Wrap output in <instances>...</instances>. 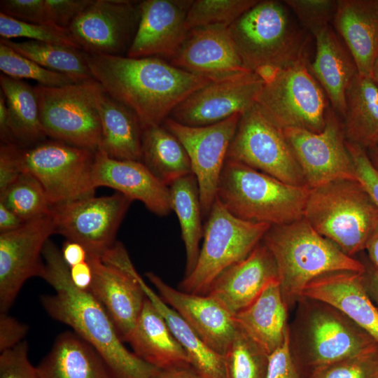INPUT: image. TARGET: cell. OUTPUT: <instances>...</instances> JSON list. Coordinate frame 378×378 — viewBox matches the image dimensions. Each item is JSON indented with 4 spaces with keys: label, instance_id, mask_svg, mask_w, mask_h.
I'll return each instance as SVG.
<instances>
[{
    "label": "cell",
    "instance_id": "obj_1",
    "mask_svg": "<svg viewBox=\"0 0 378 378\" xmlns=\"http://www.w3.org/2000/svg\"><path fill=\"white\" fill-rule=\"evenodd\" d=\"M41 278L55 290L42 295L43 307L53 319L71 328L101 356L113 378H153L160 369L146 363L124 345L102 304L88 290L71 281L61 250L48 240L43 250Z\"/></svg>",
    "mask_w": 378,
    "mask_h": 378
},
{
    "label": "cell",
    "instance_id": "obj_2",
    "mask_svg": "<svg viewBox=\"0 0 378 378\" xmlns=\"http://www.w3.org/2000/svg\"><path fill=\"white\" fill-rule=\"evenodd\" d=\"M85 59L93 78L136 114L143 129L162 125L180 102L211 82L156 57L85 53Z\"/></svg>",
    "mask_w": 378,
    "mask_h": 378
},
{
    "label": "cell",
    "instance_id": "obj_3",
    "mask_svg": "<svg viewBox=\"0 0 378 378\" xmlns=\"http://www.w3.org/2000/svg\"><path fill=\"white\" fill-rule=\"evenodd\" d=\"M229 30L244 66L261 78L311 61L314 37L302 27L284 1H258Z\"/></svg>",
    "mask_w": 378,
    "mask_h": 378
},
{
    "label": "cell",
    "instance_id": "obj_4",
    "mask_svg": "<svg viewBox=\"0 0 378 378\" xmlns=\"http://www.w3.org/2000/svg\"><path fill=\"white\" fill-rule=\"evenodd\" d=\"M262 241L275 260L279 286L289 311L295 307L304 288L315 279L332 272L365 270L361 260L344 253L304 218L271 226Z\"/></svg>",
    "mask_w": 378,
    "mask_h": 378
},
{
    "label": "cell",
    "instance_id": "obj_5",
    "mask_svg": "<svg viewBox=\"0 0 378 378\" xmlns=\"http://www.w3.org/2000/svg\"><path fill=\"white\" fill-rule=\"evenodd\" d=\"M377 343L335 307L301 296L288 323V346L303 378Z\"/></svg>",
    "mask_w": 378,
    "mask_h": 378
},
{
    "label": "cell",
    "instance_id": "obj_6",
    "mask_svg": "<svg viewBox=\"0 0 378 378\" xmlns=\"http://www.w3.org/2000/svg\"><path fill=\"white\" fill-rule=\"evenodd\" d=\"M304 218L321 235L354 257L378 227V207L358 179H337L309 188Z\"/></svg>",
    "mask_w": 378,
    "mask_h": 378
},
{
    "label": "cell",
    "instance_id": "obj_7",
    "mask_svg": "<svg viewBox=\"0 0 378 378\" xmlns=\"http://www.w3.org/2000/svg\"><path fill=\"white\" fill-rule=\"evenodd\" d=\"M309 191L227 158L216 199L241 220L274 226L303 218Z\"/></svg>",
    "mask_w": 378,
    "mask_h": 378
},
{
    "label": "cell",
    "instance_id": "obj_8",
    "mask_svg": "<svg viewBox=\"0 0 378 378\" xmlns=\"http://www.w3.org/2000/svg\"><path fill=\"white\" fill-rule=\"evenodd\" d=\"M310 62L275 70L262 78L264 84L255 105L281 130L297 128L318 133L326 126L331 106L309 70Z\"/></svg>",
    "mask_w": 378,
    "mask_h": 378
},
{
    "label": "cell",
    "instance_id": "obj_9",
    "mask_svg": "<svg viewBox=\"0 0 378 378\" xmlns=\"http://www.w3.org/2000/svg\"><path fill=\"white\" fill-rule=\"evenodd\" d=\"M270 227L234 216L216 199L204 227L197 261L192 272L184 276L178 289L206 295L213 281L225 270L247 257Z\"/></svg>",
    "mask_w": 378,
    "mask_h": 378
},
{
    "label": "cell",
    "instance_id": "obj_10",
    "mask_svg": "<svg viewBox=\"0 0 378 378\" xmlns=\"http://www.w3.org/2000/svg\"><path fill=\"white\" fill-rule=\"evenodd\" d=\"M47 136L96 152L102 130L98 99L104 90L94 79L63 86L34 87Z\"/></svg>",
    "mask_w": 378,
    "mask_h": 378
},
{
    "label": "cell",
    "instance_id": "obj_11",
    "mask_svg": "<svg viewBox=\"0 0 378 378\" xmlns=\"http://www.w3.org/2000/svg\"><path fill=\"white\" fill-rule=\"evenodd\" d=\"M15 150L22 172L41 184L52 205L94 196L95 152L57 140Z\"/></svg>",
    "mask_w": 378,
    "mask_h": 378
},
{
    "label": "cell",
    "instance_id": "obj_12",
    "mask_svg": "<svg viewBox=\"0 0 378 378\" xmlns=\"http://www.w3.org/2000/svg\"><path fill=\"white\" fill-rule=\"evenodd\" d=\"M87 260L92 270L88 291L104 307L122 342H127L146 297L140 281L141 276L120 241L101 258L88 256Z\"/></svg>",
    "mask_w": 378,
    "mask_h": 378
},
{
    "label": "cell",
    "instance_id": "obj_13",
    "mask_svg": "<svg viewBox=\"0 0 378 378\" xmlns=\"http://www.w3.org/2000/svg\"><path fill=\"white\" fill-rule=\"evenodd\" d=\"M227 158L284 183L307 186L283 131L265 118L255 104L241 115Z\"/></svg>",
    "mask_w": 378,
    "mask_h": 378
},
{
    "label": "cell",
    "instance_id": "obj_14",
    "mask_svg": "<svg viewBox=\"0 0 378 378\" xmlns=\"http://www.w3.org/2000/svg\"><path fill=\"white\" fill-rule=\"evenodd\" d=\"M116 192L52 205L55 233L81 244L88 256L102 258L115 241L118 230L132 203Z\"/></svg>",
    "mask_w": 378,
    "mask_h": 378
},
{
    "label": "cell",
    "instance_id": "obj_15",
    "mask_svg": "<svg viewBox=\"0 0 378 378\" xmlns=\"http://www.w3.org/2000/svg\"><path fill=\"white\" fill-rule=\"evenodd\" d=\"M282 131L309 188L337 179H357L342 117L331 106L322 132L297 128Z\"/></svg>",
    "mask_w": 378,
    "mask_h": 378
},
{
    "label": "cell",
    "instance_id": "obj_16",
    "mask_svg": "<svg viewBox=\"0 0 378 378\" xmlns=\"http://www.w3.org/2000/svg\"><path fill=\"white\" fill-rule=\"evenodd\" d=\"M241 114L206 126H188L167 118L162 125L183 144L189 156L192 173L200 192L203 217L216 200L220 175Z\"/></svg>",
    "mask_w": 378,
    "mask_h": 378
},
{
    "label": "cell",
    "instance_id": "obj_17",
    "mask_svg": "<svg viewBox=\"0 0 378 378\" xmlns=\"http://www.w3.org/2000/svg\"><path fill=\"white\" fill-rule=\"evenodd\" d=\"M140 15V2L94 0L68 29L85 53L125 56L134 40Z\"/></svg>",
    "mask_w": 378,
    "mask_h": 378
},
{
    "label": "cell",
    "instance_id": "obj_18",
    "mask_svg": "<svg viewBox=\"0 0 378 378\" xmlns=\"http://www.w3.org/2000/svg\"><path fill=\"white\" fill-rule=\"evenodd\" d=\"M54 233L50 214L0 233V312H8L27 279L41 276L43 250Z\"/></svg>",
    "mask_w": 378,
    "mask_h": 378
},
{
    "label": "cell",
    "instance_id": "obj_19",
    "mask_svg": "<svg viewBox=\"0 0 378 378\" xmlns=\"http://www.w3.org/2000/svg\"><path fill=\"white\" fill-rule=\"evenodd\" d=\"M264 84L257 74L211 82L180 102L168 118L188 126H206L242 114L252 106Z\"/></svg>",
    "mask_w": 378,
    "mask_h": 378
},
{
    "label": "cell",
    "instance_id": "obj_20",
    "mask_svg": "<svg viewBox=\"0 0 378 378\" xmlns=\"http://www.w3.org/2000/svg\"><path fill=\"white\" fill-rule=\"evenodd\" d=\"M170 63L211 82L230 79L250 71L244 66L229 27L223 25L189 30Z\"/></svg>",
    "mask_w": 378,
    "mask_h": 378
},
{
    "label": "cell",
    "instance_id": "obj_21",
    "mask_svg": "<svg viewBox=\"0 0 378 378\" xmlns=\"http://www.w3.org/2000/svg\"><path fill=\"white\" fill-rule=\"evenodd\" d=\"M146 276L161 299L174 309L214 351L223 356L237 329L232 315L209 295H197L176 289L153 272Z\"/></svg>",
    "mask_w": 378,
    "mask_h": 378
},
{
    "label": "cell",
    "instance_id": "obj_22",
    "mask_svg": "<svg viewBox=\"0 0 378 378\" xmlns=\"http://www.w3.org/2000/svg\"><path fill=\"white\" fill-rule=\"evenodd\" d=\"M192 0L140 1V20L126 56L171 59L186 39V20Z\"/></svg>",
    "mask_w": 378,
    "mask_h": 378
},
{
    "label": "cell",
    "instance_id": "obj_23",
    "mask_svg": "<svg viewBox=\"0 0 378 378\" xmlns=\"http://www.w3.org/2000/svg\"><path fill=\"white\" fill-rule=\"evenodd\" d=\"M92 181L96 188L105 186L114 189L132 201H140L158 216H166L172 211L168 186L141 161L114 159L97 150Z\"/></svg>",
    "mask_w": 378,
    "mask_h": 378
},
{
    "label": "cell",
    "instance_id": "obj_24",
    "mask_svg": "<svg viewBox=\"0 0 378 378\" xmlns=\"http://www.w3.org/2000/svg\"><path fill=\"white\" fill-rule=\"evenodd\" d=\"M275 279H278L275 260L261 241L247 257L223 272L213 281L206 295L234 316L251 304Z\"/></svg>",
    "mask_w": 378,
    "mask_h": 378
},
{
    "label": "cell",
    "instance_id": "obj_25",
    "mask_svg": "<svg viewBox=\"0 0 378 378\" xmlns=\"http://www.w3.org/2000/svg\"><path fill=\"white\" fill-rule=\"evenodd\" d=\"M361 274L337 272L322 275L307 285L302 296L335 307L378 343V309L365 290Z\"/></svg>",
    "mask_w": 378,
    "mask_h": 378
},
{
    "label": "cell",
    "instance_id": "obj_26",
    "mask_svg": "<svg viewBox=\"0 0 378 378\" xmlns=\"http://www.w3.org/2000/svg\"><path fill=\"white\" fill-rule=\"evenodd\" d=\"M332 26L351 52L358 74L371 77L378 57V0H337Z\"/></svg>",
    "mask_w": 378,
    "mask_h": 378
},
{
    "label": "cell",
    "instance_id": "obj_27",
    "mask_svg": "<svg viewBox=\"0 0 378 378\" xmlns=\"http://www.w3.org/2000/svg\"><path fill=\"white\" fill-rule=\"evenodd\" d=\"M315 53L309 70L326 92L331 107L342 118L346 92L358 75L355 61L332 24L314 37Z\"/></svg>",
    "mask_w": 378,
    "mask_h": 378
},
{
    "label": "cell",
    "instance_id": "obj_28",
    "mask_svg": "<svg viewBox=\"0 0 378 378\" xmlns=\"http://www.w3.org/2000/svg\"><path fill=\"white\" fill-rule=\"evenodd\" d=\"M127 342L139 358L158 369L191 366L165 319L147 297Z\"/></svg>",
    "mask_w": 378,
    "mask_h": 378
},
{
    "label": "cell",
    "instance_id": "obj_29",
    "mask_svg": "<svg viewBox=\"0 0 378 378\" xmlns=\"http://www.w3.org/2000/svg\"><path fill=\"white\" fill-rule=\"evenodd\" d=\"M288 312L279 281L275 279L251 304L235 314L234 320L250 338L271 354L286 340Z\"/></svg>",
    "mask_w": 378,
    "mask_h": 378
},
{
    "label": "cell",
    "instance_id": "obj_30",
    "mask_svg": "<svg viewBox=\"0 0 378 378\" xmlns=\"http://www.w3.org/2000/svg\"><path fill=\"white\" fill-rule=\"evenodd\" d=\"M36 369L40 378H113L98 352L74 331L57 337Z\"/></svg>",
    "mask_w": 378,
    "mask_h": 378
},
{
    "label": "cell",
    "instance_id": "obj_31",
    "mask_svg": "<svg viewBox=\"0 0 378 378\" xmlns=\"http://www.w3.org/2000/svg\"><path fill=\"white\" fill-rule=\"evenodd\" d=\"M102 136L99 148L110 158L141 160L143 127L136 114L104 90L98 99Z\"/></svg>",
    "mask_w": 378,
    "mask_h": 378
},
{
    "label": "cell",
    "instance_id": "obj_32",
    "mask_svg": "<svg viewBox=\"0 0 378 378\" xmlns=\"http://www.w3.org/2000/svg\"><path fill=\"white\" fill-rule=\"evenodd\" d=\"M342 119L346 141L366 150L378 146V87L371 77L358 74L349 85Z\"/></svg>",
    "mask_w": 378,
    "mask_h": 378
},
{
    "label": "cell",
    "instance_id": "obj_33",
    "mask_svg": "<svg viewBox=\"0 0 378 378\" xmlns=\"http://www.w3.org/2000/svg\"><path fill=\"white\" fill-rule=\"evenodd\" d=\"M146 296L164 317L186 351L191 367L202 378H226L223 356L211 349L171 307L141 278Z\"/></svg>",
    "mask_w": 378,
    "mask_h": 378
},
{
    "label": "cell",
    "instance_id": "obj_34",
    "mask_svg": "<svg viewBox=\"0 0 378 378\" xmlns=\"http://www.w3.org/2000/svg\"><path fill=\"white\" fill-rule=\"evenodd\" d=\"M0 85L16 145L28 147L45 141L47 136L41 122L34 87L4 74L0 76Z\"/></svg>",
    "mask_w": 378,
    "mask_h": 378
},
{
    "label": "cell",
    "instance_id": "obj_35",
    "mask_svg": "<svg viewBox=\"0 0 378 378\" xmlns=\"http://www.w3.org/2000/svg\"><path fill=\"white\" fill-rule=\"evenodd\" d=\"M141 161L167 186L192 174L184 146L162 125L144 129Z\"/></svg>",
    "mask_w": 378,
    "mask_h": 378
},
{
    "label": "cell",
    "instance_id": "obj_36",
    "mask_svg": "<svg viewBox=\"0 0 378 378\" xmlns=\"http://www.w3.org/2000/svg\"><path fill=\"white\" fill-rule=\"evenodd\" d=\"M172 211L179 221L186 255L185 275L189 274L197 261L200 243L204 235L202 211L197 180L192 174L181 177L169 186Z\"/></svg>",
    "mask_w": 378,
    "mask_h": 378
},
{
    "label": "cell",
    "instance_id": "obj_37",
    "mask_svg": "<svg viewBox=\"0 0 378 378\" xmlns=\"http://www.w3.org/2000/svg\"><path fill=\"white\" fill-rule=\"evenodd\" d=\"M20 55L41 66L72 79L75 83L93 80L82 50L31 40L15 41L0 39Z\"/></svg>",
    "mask_w": 378,
    "mask_h": 378
},
{
    "label": "cell",
    "instance_id": "obj_38",
    "mask_svg": "<svg viewBox=\"0 0 378 378\" xmlns=\"http://www.w3.org/2000/svg\"><path fill=\"white\" fill-rule=\"evenodd\" d=\"M269 356L237 326L223 355L226 378H265Z\"/></svg>",
    "mask_w": 378,
    "mask_h": 378
},
{
    "label": "cell",
    "instance_id": "obj_39",
    "mask_svg": "<svg viewBox=\"0 0 378 378\" xmlns=\"http://www.w3.org/2000/svg\"><path fill=\"white\" fill-rule=\"evenodd\" d=\"M0 203L24 222L49 215L52 204L41 184L31 174L22 173L0 192Z\"/></svg>",
    "mask_w": 378,
    "mask_h": 378
},
{
    "label": "cell",
    "instance_id": "obj_40",
    "mask_svg": "<svg viewBox=\"0 0 378 378\" xmlns=\"http://www.w3.org/2000/svg\"><path fill=\"white\" fill-rule=\"evenodd\" d=\"M259 0H192L188 11V30L210 25L230 27Z\"/></svg>",
    "mask_w": 378,
    "mask_h": 378
},
{
    "label": "cell",
    "instance_id": "obj_41",
    "mask_svg": "<svg viewBox=\"0 0 378 378\" xmlns=\"http://www.w3.org/2000/svg\"><path fill=\"white\" fill-rule=\"evenodd\" d=\"M0 69L16 79H31L44 86H63L76 83L69 77L50 71L0 42Z\"/></svg>",
    "mask_w": 378,
    "mask_h": 378
},
{
    "label": "cell",
    "instance_id": "obj_42",
    "mask_svg": "<svg viewBox=\"0 0 378 378\" xmlns=\"http://www.w3.org/2000/svg\"><path fill=\"white\" fill-rule=\"evenodd\" d=\"M1 38L27 40L53 43L80 49L68 28L57 24H35L18 20L0 12Z\"/></svg>",
    "mask_w": 378,
    "mask_h": 378
},
{
    "label": "cell",
    "instance_id": "obj_43",
    "mask_svg": "<svg viewBox=\"0 0 378 378\" xmlns=\"http://www.w3.org/2000/svg\"><path fill=\"white\" fill-rule=\"evenodd\" d=\"M307 378H378V343L321 367Z\"/></svg>",
    "mask_w": 378,
    "mask_h": 378
},
{
    "label": "cell",
    "instance_id": "obj_44",
    "mask_svg": "<svg viewBox=\"0 0 378 378\" xmlns=\"http://www.w3.org/2000/svg\"><path fill=\"white\" fill-rule=\"evenodd\" d=\"M302 27L313 37L332 24L337 0H284Z\"/></svg>",
    "mask_w": 378,
    "mask_h": 378
},
{
    "label": "cell",
    "instance_id": "obj_45",
    "mask_svg": "<svg viewBox=\"0 0 378 378\" xmlns=\"http://www.w3.org/2000/svg\"><path fill=\"white\" fill-rule=\"evenodd\" d=\"M0 378H40L36 367L29 360L26 341L1 352Z\"/></svg>",
    "mask_w": 378,
    "mask_h": 378
},
{
    "label": "cell",
    "instance_id": "obj_46",
    "mask_svg": "<svg viewBox=\"0 0 378 378\" xmlns=\"http://www.w3.org/2000/svg\"><path fill=\"white\" fill-rule=\"evenodd\" d=\"M1 13L20 21L55 24L51 20L46 0H1Z\"/></svg>",
    "mask_w": 378,
    "mask_h": 378
},
{
    "label": "cell",
    "instance_id": "obj_47",
    "mask_svg": "<svg viewBox=\"0 0 378 378\" xmlns=\"http://www.w3.org/2000/svg\"><path fill=\"white\" fill-rule=\"evenodd\" d=\"M352 158L356 178L363 185L378 207V174L372 165L367 150L346 141Z\"/></svg>",
    "mask_w": 378,
    "mask_h": 378
},
{
    "label": "cell",
    "instance_id": "obj_48",
    "mask_svg": "<svg viewBox=\"0 0 378 378\" xmlns=\"http://www.w3.org/2000/svg\"><path fill=\"white\" fill-rule=\"evenodd\" d=\"M265 378H303L290 351L288 330L283 344L269 356Z\"/></svg>",
    "mask_w": 378,
    "mask_h": 378
},
{
    "label": "cell",
    "instance_id": "obj_49",
    "mask_svg": "<svg viewBox=\"0 0 378 378\" xmlns=\"http://www.w3.org/2000/svg\"><path fill=\"white\" fill-rule=\"evenodd\" d=\"M94 0H46L50 16L54 24L69 28L72 22Z\"/></svg>",
    "mask_w": 378,
    "mask_h": 378
},
{
    "label": "cell",
    "instance_id": "obj_50",
    "mask_svg": "<svg viewBox=\"0 0 378 378\" xmlns=\"http://www.w3.org/2000/svg\"><path fill=\"white\" fill-rule=\"evenodd\" d=\"M28 326L8 315L0 312V352L14 347L23 341Z\"/></svg>",
    "mask_w": 378,
    "mask_h": 378
},
{
    "label": "cell",
    "instance_id": "obj_51",
    "mask_svg": "<svg viewBox=\"0 0 378 378\" xmlns=\"http://www.w3.org/2000/svg\"><path fill=\"white\" fill-rule=\"evenodd\" d=\"M15 144L1 143L0 192L4 191L22 174L15 155Z\"/></svg>",
    "mask_w": 378,
    "mask_h": 378
},
{
    "label": "cell",
    "instance_id": "obj_52",
    "mask_svg": "<svg viewBox=\"0 0 378 378\" xmlns=\"http://www.w3.org/2000/svg\"><path fill=\"white\" fill-rule=\"evenodd\" d=\"M365 270L361 274L363 286L368 296L378 309V270L366 258L361 260Z\"/></svg>",
    "mask_w": 378,
    "mask_h": 378
},
{
    "label": "cell",
    "instance_id": "obj_53",
    "mask_svg": "<svg viewBox=\"0 0 378 378\" xmlns=\"http://www.w3.org/2000/svg\"><path fill=\"white\" fill-rule=\"evenodd\" d=\"M61 253L64 261L69 267L85 262L88 253L85 248L79 243L66 240L62 245Z\"/></svg>",
    "mask_w": 378,
    "mask_h": 378
},
{
    "label": "cell",
    "instance_id": "obj_54",
    "mask_svg": "<svg viewBox=\"0 0 378 378\" xmlns=\"http://www.w3.org/2000/svg\"><path fill=\"white\" fill-rule=\"evenodd\" d=\"M69 274L72 283L78 288L89 290L92 281V270L88 260L69 267Z\"/></svg>",
    "mask_w": 378,
    "mask_h": 378
},
{
    "label": "cell",
    "instance_id": "obj_55",
    "mask_svg": "<svg viewBox=\"0 0 378 378\" xmlns=\"http://www.w3.org/2000/svg\"><path fill=\"white\" fill-rule=\"evenodd\" d=\"M0 137L2 144L16 145L10 128L6 98L1 90L0 92Z\"/></svg>",
    "mask_w": 378,
    "mask_h": 378
},
{
    "label": "cell",
    "instance_id": "obj_56",
    "mask_svg": "<svg viewBox=\"0 0 378 378\" xmlns=\"http://www.w3.org/2000/svg\"><path fill=\"white\" fill-rule=\"evenodd\" d=\"M24 223L13 211L0 203V233L16 230Z\"/></svg>",
    "mask_w": 378,
    "mask_h": 378
},
{
    "label": "cell",
    "instance_id": "obj_57",
    "mask_svg": "<svg viewBox=\"0 0 378 378\" xmlns=\"http://www.w3.org/2000/svg\"><path fill=\"white\" fill-rule=\"evenodd\" d=\"M153 378H202L191 367H183L171 370H159Z\"/></svg>",
    "mask_w": 378,
    "mask_h": 378
},
{
    "label": "cell",
    "instance_id": "obj_58",
    "mask_svg": "<svg viewBox=\"0 0 378 378\" xmlns=\"http://www.w3.org/2000/svg\"><path fill=\"white\" fill-rule=\"evenodd\" d=\"M365 251L368 260L378 270V227L369 239Z\"/></svg>",
    "mask_w": 378,
    "mask_h": 378
},
{
    "label": "cell",
    "instance_id": "obj_59",
    "mask_svg": "<svg viewBox=\"0 0 378 378\" xmlns=\"http://www.w3.org/2000/svg\"><path fill=\"white\" fill-rule=\"evenodd\" d=\"M367 153L372 165L378 174V146L367 150Z\"/></svg>",
    "mask_w": 378,
    "mask_h": 378
},
{
    "label": "cell",
    "instance_id": "obj_60",
    "mask_svg": "<svg viewBox=\"0 0 378 378\" xmlns=\"http://www.w3.org/2000/svg\"><path fill=\"white\" fill-rule=\"evenodd\" d=\"M371 78L378 87V57L376 59L374 64L373 65L372 71V76Z\"/></svg>",
    "mask_w": 378,
    "mask_h": 378
}]
</instances>
